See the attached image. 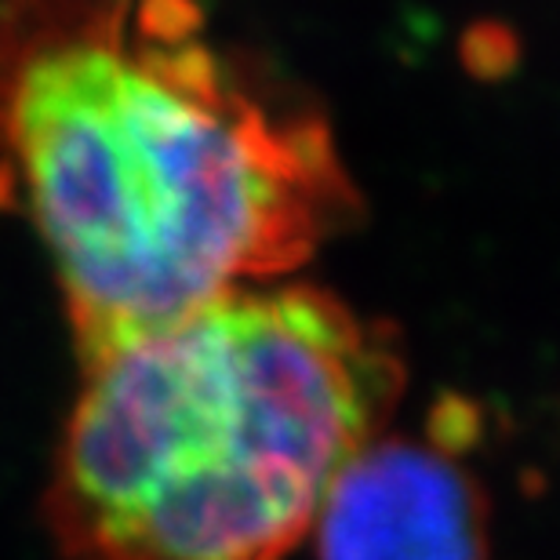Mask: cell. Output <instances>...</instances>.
Returning a JSON list of instances; mask_svg holds the SVG:
<instances>
[{
    "mask_svg": "<svg viewBox=\"0 0 560 560\" xmlns=\"http://www.w3.org/2000/svg\"><path fill=\"white\" fill-rule=\"evenodd\" d=\"M0 153L81 361L291 273L357 208L328 125L200 40L194 0L0 4Z\"/></svg>",
    "mask_w": 560,
    "mask_h": 560,
    "instance_id": "6da1fadb",
    "label": "cell"
},
{
    "mask_svg": "<svg viewBox=\"0 0 560 560\" xmlns=\"http://www.w3.org/2000/svg\"><path fill=\"white\" fill-rule=\"evenodd\" d=\"M44 521L70 560H284L405 394L394 328L233 288L81 361Z\"/></svg>",
    "mask_w": 560,
    "mask_h": 560,
    "instance_id": "7a4b0ae2",
    "label": "cell"
},
{
    "mask_svg": "<svg viewBox=\"0 0 560 560\" xmlns=\"http://www.w3.org/2000/svg\"><path fill=\"white\" fill-rule=\"evenodd\" d=\"M317 560H488V502L444 441L375 436L313 521Z\"/></svg>",
    "mask_w": 560,
    "mask_h": 560,
    "instance_id": "3957f363",
    "label": "cell"
}]
</instances>
